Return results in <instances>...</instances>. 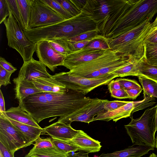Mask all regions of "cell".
I'll use <instances>...</instances> for the list:
<instances>
[{"label": "cell", "mask_w": 157, "mask_h": 157, "mask_svg": "<svg viewBox=\"0 0 157 157\" xmlns=\"http://www.w3.org/2000/svg\"><path fill=\"white\" fill-rule=\"evenodd\" d=\"M92 98L79 92L67 89L63 94L41 92L27 97L19 105L38 124L52 117L59 118L81 108Z\"/></svg>", "instance_id": "obj_1"}, {"label": "cell", "mask_w": 157, "mask_h": 157, "mask_svg": "<svg viewBox=\"0 0 157 157\" xmlns=\"http://www.w3.org/2000/svg\"><path fill=\"white\" fill-rule=\"evenodd\" d=\"M157 14V0H122L110 15L101 35L107 39L116 38L139 25L151 21Z\"/></svg>", "instance_id": "obj_2"}, {"label": "cell", "mask_w": 157, "mask_h": 157, "mask_svg": "<svg viewBox=\"0 0 157 157\" xmlns=\"http://www.w3.org/2000/svg\"><path fill=\"white\" fill-rule=\"evenodd\" d=\"M130 56H125L109 50L103 55L90 61L78 66L69 72L87 78L105 77L124 66Z\"/></svg>", "instance_id": "obj_3"}, {"label": "cell", "mask_w": 157, "mask_h": 157, "mask_svg": "<svg viewBox=\"0 0 157 157\" xmlns=\"http://www.w3.org/2000/svg\"><path fill=\"white\" fill-rule=\"evenodd\" d=\"M151 23L147 20L139 25L113 39H107L111 50L141 59L144 55V42Z\"/></svg>", "instance_id": "obj_4"}, {"label": "cell", "mask_w": 157, "mask_h": 157, "mask_svg": "<svg viewBox=\"0 0 157 157\" xmlns=\"http://www.w3.org/2000/svg\"><path fill=\"white\" fill-rule=\"evenodd\" d=\"M157 105L146 109L141 116L136 119L130 117L131 121L124 125L133 144L148 145L155 147V115Z\"/></svg>", "instance_id": "obj_5"}, {"label": "cell", "mask_w": 157, "mask_h": 157, "mask_svg": "<svg viewBox=\"0 0 157 157\" xmlns=\"http://www.w3.org/2000/svg\"><path fill=\"white\" fill-rule=\"evenodd\" d=\"M9 11V16L3 22L6 27L8 45L19 53L24 62H28L33 58L37 44L27 38L11 12L10 10Z\"/></svg>", "instance_id": "obj_6"}, {"label": "cell", "mask_w": 157, "mask_h": 157, "mask_svg": "<svg viewBox=\"0 0 157 157\" xmlns=\"http://www.w3.org/2000/svg\"><path fill=\"white\" fill-rule=\"evenodd\" d=\"M52 77L64 85L66 88L79 92L85 95L99 86L108 84L117 77L111 73L103 78L90 79L72 75L67 72L56 74L52 75Z\"/></svg>", "instance_id": "obj_7"}, {"label": "cell", "mask_w": 157, "mask_h": 157, "mask_svg": "<svg viewBox=\"0 0 157 157\" xmlns=\"http://www.w3.org/2000/svg\"><path fill=\"white\" fill-rule=\"evenodd\" d=\"M0 142L11 152L30 145L26 136L0 112Z\"/></svg>", "instance_id": "obj_8"}, {"label": "cell", "mask_w": 157, "mask_h": 157, "mask_svg": "<svg viewBox=\"0 0 157 157\" xmlns=\"http://www.w3.org/2000/svg\"><path fill=\"white\" fill-rule=\"evenodd\" d=\"M29 29L55 24L65 19L41 0H29Z\"/></svg>", "instance_id": "obj_9"}, {"label": "cell", "mask_w": 157, "mask_h": 157, "mask_svg": "<svg viewBox=\"0 0 157 157\" xmlns=\"http://www.w3.org/2000/svg\"><path fill=\"white\" fill-rule=\"evenodd\" d=\"M122 1V0H87L82 10L90 14L101 35L108 18Z\"/></svg>", "instance_id": "obj_10"}, {"label": "cell", "mask_w": 157, "mask_h": 157, "mask_svg": "<svg viewBox=\"0 0 157 157\" xmlns=\"http://www.w3.org/2000/svg\"><path fill=\"white\" fill-rule=\"evenodd\" d=\"M144 98L138 101H129L121 107L111 111L104 110L98 113L94 118L93 121L97 120L108 121L112 120L116 122L123 118L132 116L133 113L153 105L155 102V98L144 94Z\"/></svg>", "instance_id": "obj_11"}, {"label": "cell", "mask_w": 157, "mask_h": 157, "mask_svg": "<svg viewBox=\"0 0 157 157\" xmlns=\"http://www.w3.org/2000/svg\"><path fill=\"white\" fill-rule=\"evenodd\" d=\"M108 101L97 98H92L89 103L71 113L59 118L57 122L71 125L73 121H80L89 124L99 113L104 110V105Z\"/></svg>", "instance_id": "obj_12"}, {"label": "cell", "mask_w": 157, "mask_h": 157, "mask_svg": "<svg viewBox=\"0 0 157 157\" xmlns=\"http://www.w3.org/2000/svg\"><path fill=\"white\" fill-rule=\"evenodd\" d=\"M36 52L39 61L52 71H55L58 66H63L66 56L56 52L48 40L36 43Z\"/></svg>", "instance_id": "obj_13"}, {"label": "cell", "mask_w": 157, "mask_h": 157, "mask_svg": "<svg viewBox=\"0 0 157 157\" xmlns=\"http://www.w3.org/2000/svg\"><path fill=\"white\" fill-rule=\"evenodd\" d=\"M108 50L82 49L72 52L65 58L63 66L71 70L75 67L90 61L105 53Z\"/></svg>", "instance_id": "obj_14"}, {"label": "cell", "mask_w": 157, "mask_h": 157, "mask_svg": "<svg viewBox=\"0 0 157 157\" xmlns=\"http://www.w3.org/2000/svg\"><path fill=\"white\" fill-rule=\"evenodd\" d=\"M18 77L32 82L34 78H52V75L48 73L45 65L33 58L29 61L24 62Z\"/></svg>", "instance_id": "obj_15"}, {"label": "cell", "mask_w": 157, "mask_h": 157, "mask_svg": "<svg viewBox=\"0 0 157 157\" xmlns=\"http://www.w3.org/2000/svg\"><path fill=\"white\" fill-rule=\"evenodd\" d=\"M65 141L76 147L79 151L88 153L98 152L102 147L100 142L93 139L82 130H79L72 139Z\"/></svg>", "instance_id": "obj_16"}, {"label": "cell", "mask_w": 157, "mask_h": 157, "mask_svg": "<svg viewBox=\"0 0 157 157\" xmlns=\"http://www.w3.org/2000/svg\"><path fill=\"white\" fill-rule=\"evenodd\" d=\"M78 131L73 128L71 125L57 121L43 128L42 132L47 133L52 138L66 141L73 138Z\"/></svg>", "instance_id": "obj_17"}, {"label": "cell", "mask_w": 157, "mask_h": 157, "mask_svg": "<svg viewBox=\"0 0 157 157\" xmlns=\"http://www.w3.org/2000/svg\"><path fill=\"white\" fill-rule=\"evenodd\" d=\"M154 147L148 145L133 144L127 148L111 153H103L98 157H141L149 151L153 150Z\"/></svg>", "instance_id": "obj_18"}, {"label": "cell", "mask_w": 157, "mask_h": 157, "mask_svg": "<svg viewBox=\"0 0 157 157\" xmlns=\"http://www.w3.org/2000/svg\"><path fill=\"white\" fill-rule=\"evenodd\" d=\"M13 81L15 84V98L18 102L29 95L43 92L37 88L32 82L24 78L17 77L14 78Z\"/></svg>", "instance_id": "obj_19"}, {"label": "cell", "mask_w": 157, "mask_h": 157, "mask_svg": "<svg viewBox=\"0 0 157 157\" xmlns=\"http://www.w3.org/2000/svg\"><path fill=\"white\" fill-rule=\"evenodd\" d=\"M32 82L36 87L43 92L64 94L67 90L65 86L52 78H36Z\"/></svg>", "instance_id": "obj_20"}, {"label": "cell", "mask_w": 157, "mask_h": 157, "mask_svg": "<svg viewBox=\"0 0 157 157\" xmlns=\"http://www.w3.org/2000/svg\"><path fill=\"white\" fill-rule=\"evenodd\" d=\"M2 113L9 118L18 122L38 128H41L29 114L19 106L11 107Z\"/></svg>", "instance_id": "obj_21"}, {"label": "cell", "mask_w": 157, "mask_h": 157, "mask_svg": "<svg viewBox=\"0 0 157 157\" xmlns=\"http://www.w3.org/2000/svg\"><path fill=\"white\" fill-rule=\"evenodd\" d=\"M3 113L12 124L25 135L31 144L40 137L43 130V128H38L18 122L9 118Z\"/></svg>", "instance_id": "obj_22"}, {"label": "cell", "mask_w": 157, "mask_h": 157, "mask_svg": "<svg viewBox=\"0 0 157 157\" xmlns=\"http://www.w3.org/2000/svg\"><path fill=\"white\" fill-rule=\"evenodd\" d=\"M140 60L131 56L129 61L124 66L112 73L117 77L128 76H138V68Z\"/></svg>", "instance_id": "obj_23"}, {"label": "cell", "mask_w": 157, "mask_h": 157, "mask_svg": "<svg viewBox=\"0 0 157 157\" xmlns=\"http://www.w3.org/2000/svg\"><path fill=\"white\" fill-rule=\"evenodd\" d=\"M138 75V77L146 78L157 82V66L149 64L142 58L139 64Z\"/></svg>", "instance_id": "obj_24"}, {"label": "cell", "mask_w": 157, "mask_h": 157, "mask_svg": "<svg viewBox=\"0 0 157 157\" xmlns=\"http://www.w3.org/2000/svg\"><path fill=\"white\" fill-rule=\"evenodd\" d=\"M33 157H67V154L55 147L42 149H32L28 154Z\"/></svg>", "instance_id": "obj_25"}, {"label": "cell", "mask_w": 157, "mask_h": 157, "mask_svg": "<svg viewBox=\"0 0 157 157\" xmlns=\"http://www.w3.org/2000/svg\"><path fill=\"white\" fill-rule=\"evenodd\" d=\"M143 59L151 65L157 66V43L144 42Z\"/></svg>", "instance_id": "obj_26"}, {"label": "cell", "mask_w": 157, "mask_h": 157, "mask_svg": "<svg viewBox=\"0 0 157 157\" xmlns=\"http://www.w3.org/2000/svg\"><path fill=\"white\" fill-rule=\"evenodd\" d=\"M142 85L144 94H147L157 98V82L144 77H138Z\"/></svg>", "instance_id": "obj_27"}, {"label": "cell", "mask_w": 157, "mask_h": 157, "mask_svg": "<svg viewBox=\"0 0 157 157\" xmlns=\"http://www.w3.org/2000/svg\"><path fill=\"white\" fill-rule=\"evenodd\" d=\"M24 27L23 31L29 29L30 17L29 0H17Z\"/></svg>", "instance_id": "obj_28"}, {"label": "cell", "mask_w": 157, "mask_h": 157, "mask_svg": "<svg viewBox=\"0 0 157 157\" xmlns=\"http://www.w3.org/2000/svg\"><path fill=\"white\" fill-rule=\"evenodd\" d=\"M41 1L65 19H69L73 17L66 11L56 0Z\"/></svg>", "instance_id": "obj_29"}, {"label": "cell", "mask_w": 157, "mask_h": 157, "mask_svg": "<svg viewBox=\"0 0 157 157\" xmlns=\"http://www.w3.org/2000/svg\"><path fill=\"white\" fill-rule=\"evenodd\" d=\"M51 139L56 148L67 154L79 151V149L76 147L65 141L52 137Z\"/></svg>", "instance_id": "obj_30"}, {"label": "cell", "mask_w": 157, "mask_h": 157, "mask_svg": "<svg viewBox=\"0 0 157 157\" xmlns=\"http://www.w3.org/2000/svg\"><path fill=\"white\" fill-rule=\"evenodd\" d=\"M9 10L12 12L14 18L20 27L24 30V27L21 18L20 11L17 0H6Z\"/></svg>", "instance_id": "obj_31"}, {"label": "cell", "mask_w": 157, "mask_h": 157, "mask_svg": "<svg viewBox=\"0 0 157 157\" xmlns=\"http://www.w3.org/2000/svg\"><path fill=\"white\" fill-rule=\"evenodd\" d=\"M82 49L90 50H110L106 38L95 39L90 42Z\"/></svg>", "instance_id": "obj_32"}, {"label": "cell", "mask_w": 157, "mask_h": 157, "mask_svg": "<svg viewBox=\"0 0 157 157\" xmlns=\"http://www.w3.org/2000/svg\"><path fill=\"white\" fill-rule=\"evenodd\" d=\"M67 12L72 16L79 14L82 11L79 10L72 2L71 0H56Z\"/></svg>", "instance_id": "obj_33"}, {"label": "cell", "mask_w": 157, "mask_h": 157, "mask_svg": "<svg viewBox=\"0 0 157 157\" xmlns=\"http://www.w3.org/2000/svg\"><path fill=\"white\" fill-rule=\"evenodd\" d=\"M99 34L98 31L95 30L86 32L71 38L63 39L71 42H78L94 38Z\"/></svg>", "instance_id": "obj_34"}, {"label": "cell", "mask_w": 157, "mask_h": 157, "mask_svg": "<svg viewBox=\"0 0 157 157\" xmlns=\"http://www.w3.org/2000/svg\"><path fill=\"white\" fill-rule=\"evenodd\" d=\"M122 88L125 90L141 88V86L135 80L125 78H117Z\"/></svg>", "instance_id": "obj_35"}, {"label": "cell", "mask_w": 157, "mask_h": 157, "mask_svg": "<svg viewBox=\"0 0 157 157\" xmlns=\"http://www.w3.org/2000/svg\"><path fill=\"white\" fill-rule=\"evenodd\" d=\"M33 147L35 149H42L55 147L52 143L51 138L41 139L40 137L35 141Z\"/></svg>", "instance_id": "obj_36"}, {"label": "cell", "mask_w": 157, "mask_h": 157, "mask_svg": "<svg viewBox=\"0 0 157 157\" xmlns=\"http://www.w3.org/2000/svg\"><path fill=\"white\" fill-rule=\"evenodd\" d=\"M129 101H109L104 105L105 110L108 111H113L118 109L127 104Z\"/></svg>", "instance_id": "obj_37"}, {"label": "cell", "mask_w": 157, "mask_h": 157, "mask_svg": "<svg viewBox=\"0 0 157 157\" xmlns=\"http://www.w3.org/2000/svg\"><path fill=\"white\" fill-rule=\"evenodd\" d=\"M12 74L7 71L0 66V86H6L11 84L10 78Z\"/></svg>", "instance_id": "obj_38"}, {"label": "cell", "mask_w": 157, "mask_h": 157, "mask_svg": "<svg viewBox=\"0 0 157 157\" xmlns=\"http://www.w3.org/2000/svg\"><path fill=\"white\" fill-rule=\"evenodd\" d=\"M10 11L6 0H0V24L9 16Z\"/></svg>", "instance_id": "obj_39"}, {"label": "cell", "mask_w": 157, "mask_h": 157, "mask_svg": "<svg viewBox=\"0 0 157 157\" xmlns=\"http://www.w3.org/2000/svg\"><path fill=\"white\" fill-rule=\"evenodd\" d=\"M51 47L58 53L67 56L72 51H70L59 43L53 40H48Z\"/></svg>", "instance_id": "obj_40"}, {"label": "cell", "mask_w": 157, "mask_h": 157, "mask_svg": "<svg viewBox=\"0 0 157 157\" xmlns=\"http://www.w3.org/2000/svg\"><path fill=\"white\" fill-rule=\"evenodd\" d=\"M144 41L157 43V26L151 27L147 33Z\"/></svg>", "instance_id": "obj_41"}, {"label": "cell", "mask_w": 157, "mask_h": 157, "mask_svg": "<svg viewBox=\"0 0 157 157\" xmlns=\"http://www.w3.org/2000/svg\"><path fill=\"white\" fill-rule=\"evenodd\" d=\"M110 93L111 97L114 98L118 99L129 98V96L126 90L123 88L113 90Z\"/></svg>", "instance_id": "obj_42"}, {"label": "cell", "mask_w": 157, "mask_h": 157, "mask_svg": "<svg viewBox=\"0 0 157 157\" xmlns=\"http://www.w3.org/2000/svg\"><path fill=\"white\" fill-rule=\"evenodd\" d=\"M0 66L10 73H13L17 70V69L13 67L10 63L2 56L0 57Z\"/></svg>", "instance_id": "obj_43"}, {"label": "cell", "mask_w": 157, "mask_h": 157, "mask_svg": "<svg viewBox=\"0 0 157 157\" xmlns=\"http://www.w3.org/2000/svg\"><path fill=\"white\" fill-rule=\"evenodd\" d=\"M143 90L141 87L132 89L126 90L129 96V98L134 100L140 95Z\"/></svg>", "instance_id": "obj_44"}, {"label": "cell", "mask_w": 157, "mask_h": 157, "mask_svg": "<svg viewBox=\"0 0 157 157\" xmlns=\"http://www.w3.org/2000/svg\"><path fill=\"white\" fill-rule=\"evenodd\" d=\"M108 87L110 92L113 90L122 88L118 82L116 80H112L108 84Z\"/></svg>", "instance_id": "obj_45"}, {"label": "cell", "mask_w": 157, "mask_h": 157, "mask_svg": "<svg viewBox=\"0 0 157 157\" xmlns=\"http://www.w3.org/2000/svg\"><path fill=\"white\" fill-rule=\"evenodd\" d=\"M0 152L4 157H14V153L10 151L8 149L0 142Z\"/></svg>", "instance_id": "obj_46"}, {"label": "cell", "mask_w": 157, "mask_h": 157, "mask_svg": "<svg viewBox=\"0 0 157 157\" xmlns=\"http://www.w3.org/2000/svg\"><path fill=\"white\" fill-rule=\"evenodd\" d=\"M71 1L75 6L80 11H82L86 2V0H71Z\"/></svg>", "instance_id": "obj_47"}, {"label": "cell", "mask_w": 157, "mask_h": 157, "mask_svg": "<svg viewBox=\"0 0 157 157\" xmlns=\"http://www.w3.org/2000/svg\"><path fill=\"white\" fill-rule=\"evenodd\" d=\"M70 153L67 154V157H90L89 156L88 153L82 151H79L73 154Z\"/></svg>", "instance_id": "obj_48"}, {"label": "cell", "mask_w": 157, "mask_h": 157, "mask_svg": "<svg viewBox=\"0 0 157 157\" xmlns=\"http://www.w3.org/2000/svg\"><path fill=\"white\" fill-rule=\"evenodd\" d=\"M5 103L4 96L1 90H0V112H6Z\"/></svg>", "instance_id": "obj_49"}, {"label": "cell", "mask_w": 157, "mask_h": 157, "mask_svg": "<svg viewBox=\"0 0 157 157\" xmlns=\"http://www.w3.org/2000/svg\"><path fill=\"white\" fill-rule=\"evenodd\" d=\"M157 26V16L154 22L151 23L152 27Z\"/></svg>", "instance_id": "obj_50"}, {"label": "cell", "mask_w": 157, "mask_h": 157, "mask_svg": "<svg viewBox=\"0 0 157 157\" xmlns=\"http://www.w3.org/2000/svg\"><path fill=\"white\" fill-rule=\"evenodd\" d=\"M155 122H156V131H157V109H156V115H155Z\"/></svg>", "instance_id": "obj_51"}, {"label": "cell", "mask_w": 157, "mask_h": 157, "mask_svg": "<svg viewBox=\"0 0 157 157\" xmlns=\"http://www.w3.org/2000/svg\"><path fill=\"white\" fill-rule=\"evenodd\" d=\"M149 157H157V155L154 153L151 154Z\"/></svg>", "instance_id": "obj_52"}, {"label": "cell", "mask_w": 157, "mask_h": 157, "mask_svg": "<svg viewBox=\"0 0 157 157\" xmlns=\"http://www.w3.org/2000/svg\"><path fill=\"white\" fill-rule=\"evenodd\" d=\"M155 147H156L157 150V136L155 139Z\"/></svg>", "instance_id": "obj_53"}, {"label": "cell", "mask_w": 157, "mask_h": 157, "mask_svg": "<svg viewBox=\"0 0 157 157\" xmlns=\"http://www.w3.org/2000/svg\"><path fill=\"white\" fill-rule=\"evenodd\" d=\"M33 157L32 156H31L30 155H29L28 154H27L26 155L25 157Z\"/></svg>", "instance_id": "obj_54"}, {"label": "cell", "mask_w": 157, "mask_h": 157, "mask_svg": "<svg viewBox=\"0 0 157 157\" xmlns=\"http://www.w3.org/2000/svg\"><path fill=\"white\" fill-rule=\"evenodd\" d=\"M0 157H4L2 153L0 152Z\"/></svg>", "instance_id": "obj_55"}]
</instances>
